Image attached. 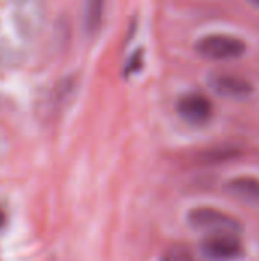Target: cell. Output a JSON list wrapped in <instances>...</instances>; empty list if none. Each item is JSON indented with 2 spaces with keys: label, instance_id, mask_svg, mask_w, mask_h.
I'll use <instances>...</instances> for the list:
<instances>
[{
  "label": "cell",
  "instance_id": "obj_5",
  "mask_svg": "<svg viewBox=\"0 0 259 261\" xmlns=\"http://www.w3.org/2000/svg\"><path fill=\"white\" fill-rule=\"evenodd\" d=\"M209 84L215 93L229 99H244L253 92V86L246 78L234 73H215Z\"/></svg>",
  "mask_w": 259,
  "mask_h": 261
},
{
  "label": "cell",
  "instance_id": "obj_4",
  "mask_svg": "<svg viewBox=\"0 0 259 261\" xmlns=\"http://www.w3.org/2000/svg\"><path fill=\"white\" fill-rule=\"evenodd\" d=\"M177 112L185 122L200 127L211 121L214 106L206 95L200 92H189L179 99Z\"/></svg>",
  "mask_w": 259,
  "mask_h": 261
},
{
  "label": "cell",
  "instance_id": "obj_6",
  "mask_svg": "<svg viewBox=\"0 0 259 261\" xmlns=\"http://www.w3.org/2000/svg\"><path fill=\"white\" fill-rule=\"evenodd\" d=\"M226 191L243 202L259 203V179L256 177L240 176V177L231 179L226 184Z\"/></svg>",
  "mask_w": 259,
  "mask_h": 261
},
{
  "label": "cell",
  "instance_id": "obj_3",
  "mask_svg": "<svg viewBox=\"0 0 259 261\" xmlns=\"http://www.w3.org/2000/svg\"><path fill=\"white\" fill-rule=\"evenodd\" d=\"M203 257L209 261H238L244 257V245L238 234H209L200 243Z\"/></svg>",
  "mask_w": 259,
  "mask_h": 261
},
{
  "label": "cell",
  "instance_id": "obj_9",
  "mask_svg": "<svg viewBox=\"0 0 259 261\" xmlns=\"http://www.w3.org/2000/svg\"><path fill=\"white\" fill-rule=\"evenodd\" d=\"M3 223H5V214H3V211L0 210V228L3 226Z\"/></svg>",
  "mask_w": 259,
  "mask_h": 261
},
{
  "label": "cell",
  "instance_id": "obj_10",
  "mask_svg": "<svg viewBox=\"0 0 259 261\" xmlns=\"http://www.w3.org/2000/svg\"><path fill=\"white\" fill-rule=\"evenodd\" d=\"M250 2H252L253 5H256V6H259V0H250Z\"/></svg>",
  "mask_w": 259,
  "mask_h": 261
},
{
  "label": "cell",
  "instance_id": "obj_2",
  "mask_svg": "<svg viewBox=\"0 0 259 261\" xmlns=\"http://www.w3.org/2000/svg\"><path fill=\"white\" fill-rule=\"evenodd\" d=\"M195 50L206 60L226 61L241 57L246 52V44L243 40L232 35L212 34L200 38L195 43Z\"/></svg>",
  "mask_w": 259,
  "mask_h": 261
},
{
  "label": "cell",
  "instance_id": "obj_8",
  "mask_svg": "<svg viewBox=\"0 0 259 261\" xmlns=\"http://www.w3.org/2000/svg\"><path fill=\"white\" fill-rule=\"evenodd\" d=\"M177 261H194V260H192L188 254H182V255L177 258Z\"/></svg>",
  "mask_w": 259,
  "mask_h": 261
},
{
  "label": "cell",
  "instance_id": "obj_1",
  "mask_svg": "<svg viewBox=\"0 0 259 261\" xmlns=\"http://www.w3.org/2000/svg\"><path fill=\"white\" fill-rule=\"evenodd\" d=\"M188 223L202 231H208L211 234H241L243 225L232 216L224 211L211 208V206H198L188 213Z\"/></svg>",
  "mask_w": 259,
  "mask_h": 261
},
{
  "label": "cell",
  "instance_id": "obj_7",
  "mask_svg": "<svg viewBox=\"0 0 259 261\" xmlns=\"http://www.w3.org/2000/svg\"><path fill=\"white\" fill-rule=\"evenodd\" d=\"M104 0H85L84 6V28L89 34L98 31L102 21Z\"/></svg>",
  "mask_w": 259,
  "mask_h": 261
}]
</instances>
